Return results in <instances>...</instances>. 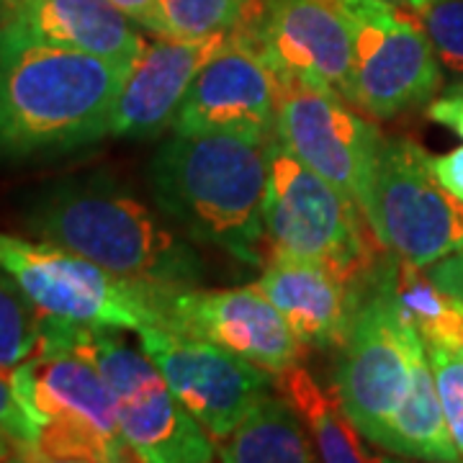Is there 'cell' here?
Segmentation results:
<instances>
[{
    "mask_svg": "<svg viewBox=\"0 0 463 463\" xmlns=\"http://www.w3.org/2000/svg\"><path fill=\"white\" fill-rule=\"evenodd\" d=\"M132 65L0 29V160L65 155L111 134Z\"/></svg>",
    "mask_w": 463,
    "mask_h": 463,
    "instance_id": "obj_1",
    "label": "cell"
},
{
    "mask_svg": "<svg viewBox=\"0 0 463 463\" xmlns=\"http://www.w3.org/2000/svg\"><path fill=\"white\" fill-rule=\"evenodd\" d=\"M270 137L273 132L175 134L149 165L155 203L203 245L242 263H265Z\"/></svg>",
    "mask_w": 463,
    "mask_h": 463,
    "instance_id": "obj_2",
    "label": "cell"
},
{
    "mask_svg": "<svg viewBox=\"0 0 463 463\" xmlns=\"http://www.w3.org/2000/svg\"><path fill=\"white\" fill-rule=\"evenodd\" d=\"M24 222L36 240L124 279L160 286H196L203 279L199 252L106 175L52 183L29 203Z\"/></svg>",
    "mask_w": 463,
    "mask_h": 463,
    "instance_id": "obj_3",
    "label": "cell"
},
{
    "mask_svg": "<svg viewBox=\"0 0 463 463\" xmlns=\"http://www.w3.org/2000/svg\"><path fill=\"white\" fill-rule=\"evenodd\" d=\"M118 332L44 315L42 345L70 347L99 368L114 394L121 435L137 461H214V438L178 402L147 353L129 345Z\"/></svg>",
    "mask_w": 463,
    "mask_h": 463,
    "instance_id": "obj_4",
    "label": "cell"
},
{
    "mask_svg": "<svg viewBox=\"0 0 463 463\" xmlns=\"http://www.w3.org/2000/svg\"><path fill=\"white\" fill-rule=\"evenodd\" d=\"M265 252L317 260L358 286L371 281L379 255L361 206L304 165L273 132L263 201Z\"/></svg>",
    "mask_w": 463,
    "mask_h": 463,
    "instance_id": "obj_5",
    "label": "cell"
},
{
    "mask_svg": "<svg viewBox=\"0 0 463 463\" xmlns=\"http://www.w3.org/2000/svg\"><path fill=\"white\" fill-rule=\"evenodd\" d=\"M18 397L36 425V461L109 463L134 458L116 399L99 368L80 353L44 343L11 373Z\"/></svg>",
    "mask_w": 463,
    "mask_h": 463,
    "instance_id": "obj_6",
    "label": "cell"
},
{
    "mask_svg": "<svg viewBox=\"0 0 463 463\" xmlns=\"http://www.w3.org/2000/svg\"><path fill=\"white\" fill-rule=\"evenodd\" d=\"M0 268L44 315L114 330L165 327L167 294L181 288L124 279L78 252L5 232H0Z\"/></svg>",
    "mask_w": 463,
    "mask_h": 463,
    "instance_id": "obj_7",
    "label": "cell"
},
{
    "mask_svg": "<svg viewBox=\"0 0 463 463\" xmlns=\"http://www.w3.org/2000/svg\"><path fill=\"white\" fill-rule=\"evenodd\" d=\"M361 209L381 248L414 265L463 250V201L438 183L430 155L407 137L383 139Z\"/></svg>",
    "mask_w": 463,
    "mask_h": 463,
    "instance_id": "obj_8",
    "label": "cell"
},
{
    "mask_svg": "<svg viewBox=\"0 0 463 463\" xmlns=\"http://www.w3.org/2000/svg\"><path fill=\"white\" fill-rule=\"evenodd\" d=\"M350 24L355 50L353 106L394 118L430 103L440 88V60L414 11L386 0H332Z\"/></svg>",
    "mask_w": 463,
    "mask_h": 463,
    "instance_id": "obj_9",
    "label": "cell"
},
{
    "mask_svg": "<svg viewBox=\"0 0 463 463\" xmlns=\"http://www.w3.org/2000/svg\"><path fill=\"white\" fill-rule=\"evenodd\" d=\"M422 337L386 298L373 276L353 317L335 371V389L358 432L383 446L389 422L410 386L412 355Z\"/></svg>",
    "mask_w": 463,
    "mask_h": 463,
    "instance_id": "obj_10",
    "label": "cell"
},
{
    "mask_svg": "<svg viewBox=\"0 0 463 463\" xmlns=\"http://www.w3.org/2000/svg\"><path fill=\"white\" fill-rule=\"evenodd\" d=\"M276 132L304 165L358 206L364 203L386 137L353 103L322 85L279 75Z\"/></svg>",
    "mask_w": 463,
    "mask_h": 463,
    "instance_id": "obj_11",
    "label": "cell"
},
{
    "mask_svg": "<svg viewBox=\"0 0 463 463\" xmlns=\"http://www.w3.org/2000/svg\"><path fill=\"white\" fill-rule=\"evenodd\" d=\"M137 335L173 394L214 443L230 438L270 389L273 376L268 371L203 337L167 327H147Z\"/></svg>",
    "mask_w": 463,
    "mask_h": 463,
    "instance_id": "obj_12",
    "label": "cell"
},
{
    "mask_svg": "<svg viewBox=\"0 0 463 463\" xmlns=\"http://www.w3.org/2000/svg\"><path fill=\"white\" fill-rule=\"evenodd\" d=\"M237 39L279 75H294L355 99V50L353 32L343 11L332 0H260V8Z\"/></svg>",
    "mask_w": 463,
    "mask_h": 463,
    "instance_id": "obj_13",
    "label": "cell"
},
{
    "mask_svg": "<svg viewBox=\"0 0 463 463\" xmlns=\"http://www.w3.org/2000/svg\"><path fill=\"white\" fill-rule=\"evenodd\" d=\"M165 327L227 347L270 376L297 365L304 353L279 307L258 283L227 291H203L194 286L170 288Z\"/></svg>",
    "mask_w": 463,
    "mask_h": 463,
    "instance_id": "obj_14",
    "label": "cell"
},
{
    "mask_svg": "<svg viewBox=\"0 0 463 463\" xmlns=\"http://www.w3.org/2000/svg\"><path fill=\"white\" fill-rule=\"evenodd\" d=\"M279 72L232 33L227 47L201 67L173 121L175 134L276 132Z\"/></svg>",
    "mask_w": 463,
    "mask_h": 463,
    "instance_id": "obj_15",
    "label": "cell"
},
{
    "mask_svg": "<svg viewBox=\"0 0 463 463\" xmlns=\"http://www.w3.org/2000/svg\"><path fill=\"white\" fill-rule=\"evenodd\" d=\"M232 33L201 39L160 36L145 44L116 100L111 134L149 139L173 127L175 114L201 67L227 47Z\"/></svg>",
    "mask_w": 463,
    "mask_h": 463,
    "instance_id": "obj_16",
    "label": "cell"
},
{
    "mask_svg": "<svg viewBox=\"0 0 463 463\" xmlns=\"http://www.w3.org/2000/svg\"><path fill=\"white\" fill-rule=\"evenodd\" d=\"M258 286L283 315L298 343L317 350L345 345L365 286L317 260L270 255Z\"/></svg>",
    "mask_w": 463,
    "mask_h": 463,
    "instance_id": "obj_17",
    "label": "cell"
},
{
    "mask_svg": "<svg viewBox=\"0 0 463 463\" xmlns=\"http://www.w3.org/2000/svg\"><path fill=\"white\" fill-rule=\"evenodd\" d=\"M0 29L121 65H132L147 44L111 0H0Z\"/></svg>",
    "mask_w": 463,
    "mask_h": 463,
    "instance_id": "obj_18",
    "label": "cell"
},
{
    "mask_svg": "<svg viewBox=\"0 0 463 463\" xmlns=\"http://www.w3.org/2000/svg\"><path fill=\"white\" fill-rule=\"evenodd\" d=\"M373 283L394 304L399 317L417 330L422 343L463 345V304L448 297L422 265L389 252L379 258Z\"/></svg>",
    "mask_w": 463,
    "mask_h": 463,
    "instance_id": "obj_19",
    "label": "cell"
},
{
    "mask_svg": "<svg viewBox=\"0 0 463 463\" xmlns=\"http://www.w3.org/2000/svg\"><path fill=\"white\" fill-rule=\"evenodd\" d=\"M273 386L298 414L307 432H312L319 458L335 463L381 461L379 456H371L361 443V432L347 417L337 389H325L298 364L276 373Z\"/></svg>",
    "mask_w": 463,
    "mask_h": 463,
    "instance_id": "obj_20",
    "label": "cell"
},
{
    "mask_svg": "<svg viewBox=\"0 0 463 463\" xmlns=\"http://www.w3.org/2000/svg\"><path fill=\"white\" fill-rule=\"evenodd\" d=\"M381 448L422 461H461V453L448 430L425 343L414 350L407 394L389 422Z\"/></svg>",
    "mask_w": 463,
    "mask_h": 463,
    "instance_id": "obj_21",
    "label": "cell"
},
{
    "mask_svg": "<svg viewBox=\"0 0 463 463\" xmlns=\"http://www.w3.org/2000/svg\"><path fill=\"white\" fill-rule=\"evenodd\" d=\"M216 458L227 463H309L319 456L288 402L281 394H265L230 438L216 443Z\"/></svg>",
    "mask_w": 463,
    "mask_h": 463,
    "instance_id": "obj_22",
    "label": "cell"
},
{
    "mask_svg": "<svg viewBox=\"0 0 463 463\" xmlns=\"http://www.w3.org/2000/svg\"><path fill=\"white\" fill-rule=\"evenodd\" d=\"M44 312L33 304L16 279L0 268V371L14 373L42 350Z\"/></svg>",
    "mask_w": 463,
    "mask_h": 463,
    "instance_id": "obj_23",
    "label": "cell"
},
{
    "mask_svg": "<svg viewBox=\"0 0 463 463\" xmlns=\"http://www.w3.org/2000/svg\"><path fill=\"white\" fill-rule=\"evenodd\" d=\"M170 36L201 39L242 32L255 18L260 0H160Z\"/></svg>",
    "mask_w": 463,
    "mask_h": 463,
    "instance_id": "obj_24",
    "label": "cell"
},
{
    "mask_svg": "<svg viewBox=\"0 0 463 463\" xmlns=\"http://www.w3.org/2000/svg\"><path fill=\"white\" fill-rule=\"evenodd\" d=\"M440 65L463 78V0H430L414 11Z\"/></svg>",
    "mask_w": 463,
    "mask_h": 463,
    "instance_id": "obj_25",
    "label": "cell"
},
{
    "mask_svg": "<svg viewBox=\"0 0 463 463\" xmlns=\"http://www.w3.org/2000/svg\"><path fill=\"white\" fill-rule=\"evenodd\" d=\"M448 430L463 458V345L425 343Z\"/></svg>",
    "mask_w": 463,
    "mask_h": 463,
    "instance_id": "obj_26",
    "label": "cell"
},
{
    "mask_svg": "<svg viewBox=\"0 0 463 463\" xmlns=\"http://www.w3.org/2000/svg\"><path fill=\"white\" fill-rule=\"evenodd\" d=\"M0 432L16 443L24 461H36V425L18 397L11 373L5 371H0Z\"/></svg>",
    "mask_w": 463,
    "mask_h": 463,
    "instance_id": "obj_27",
    "label": "cell"
},
{
    "mask_svg": "<svg viewBox=\"0 0 463 463\" xmlns=\"http://www.w3.org/2000/svg\"><path fill=\"white\" fill-rule=\"evenodd\" d=\"M111 3L137 26L157 33V36H170L160 0H111Z\"/></svg>",
    "mask_w": 463,
    "mask_h": 463,
    "instance_id": "obj_28",
    "label": "cell"
},
{
    "mask_svg": "<svg viewBox=\"0 0 463 463\" xmlns=\"http://www.w3.org/2000/svg\"><path fill=\"white\" fill-rule=\"evenodd\" d=\"M428 118L463 139V85H456L443 96L432 99L428 106Z\"/></svg>",
    "mask_w": 463,
    "mask_h": 463,
    "instance_id": "obj_29",
    "label": "cell"
},
{
    "mask_svg": "<svg viewBox=\"0 0 463 463\" xmlns=\"http://www.w3.org/2000/svg\"><path fill=\"white\" fill-rule=\"evenodd\" d=\"M430 167L438 183L446 188L450 196L463 201V147H456L446 155H430Z\"/></svg>",
    "mask_w": 463,
    "mask_h": 463,
    "instance_id": "obj_30",
    "label": "cell"
},
{
    "mask_svg": "<svg viewBox=\"0 0 463 463\" xmlns=\"http://www.w3.org/2000/svg\"><path fill=\"white\" fill-rule=\"evenodd\" d=\"M425 270H428V276H430L432 281L446 291L448 297H453L456 301L463 304V250L448 255V258L438 260V263L428 265Z\"/></svg>",
    "mask_w": 463,
    "mask_h": 463,
    "instance_id": "obj_31",
    "label": "cell"
},
{
    "mask_svg": "<svg viewBox=\"0 0 463 463\" xmlns=\"http://www.w3.org/2000/svg\"><path fill=\"white\" fill-rule=\"evenodd\" d=\"M0 461H24L16 443L11 438H5L3 432H0Z\"/></svg>",
    "mask_w": 463,
    "mask_h": 463,
    "instance_id": "obj_32",
    "label": "cell"
},
{
    "mask_svg": "<svg viewBox=\"0 0 463 463\" xmlns=\"http://www.w3.org/2000/svg\"><path fill=\"white\" fill-rule=\"evenodd\" d=\"M386 3L399 5V8H407V11H417V8H422L425 3H430V0H386Z\"/></svg>",
    "mask_w": 463,
    "mask_h": 463,
    "instance_id": "obj_33",
    "label": "cell"
}]
</instances>
